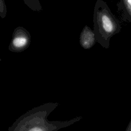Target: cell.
Masks as SVG:
<instances>
[{
  "mask_svg": "<svg viewBox=\"0 0 131 131\" xmlns=\"http://www.w3.org/2000/svg\"><path fill=\"white\" fill-rule=\"evenodd\" d=\"M93 23L97 41L102 47L108 49L111 37L120 32L121 26L119 20L103 0H97L94 10Z\"/></svg>",
  "mask_w": 131,
  "mask_h": 131,
  "instance_id": "cell-1",
  "label": "cell"
},
{
  "mask_svg": "<svg viewBox=\"0 0 131 131\" xmlns=\"http://www.w3.org/2000/svg\"><path fill=\"white\" fill-rule=\"evenodd\" d=\"M29 131H42V130L39 127H34L31 129H30Z\"/></svg>",
  "mask_w": 131,
  "mask_h": 131,
  "instance_id": "cell-7",
  "label": "cell"
},
{
  "mask_svg": "<svg viewBox=\"0 0 131 131\" xmlns=\"http://www.w3.org/2000/svg\"><path fill=\"white\" fill-rule=\"evenodd\" d=\"M7 13V7L5 0H0V16L2 18L6 17Z\"/></svg>",
  "mask_w": 131,
  "mask_h": 131,
  "instance_id": "cell-6",
  "label": "cell"
},
{
  "mask_svg": "<svg viewBox=\"0 0 131 131\" xmlns=\"http://www.w3.org/2000/svg\"><path fill=\"white\" fill-rule=\"evenodd\" d=\"M24 2L25 4L33 11L39 12L42 9L39 0H24Z\"/></svg>",
  "mask_w": 131,
  "mask_h": 131,
  "instance_id": "cell-5",
  "label": "cell"
},
{
  "mask_svg": "<svg viewBox=\"0 0 131 131\" xmlns=\"http://www.w3.org/2000/svg\"><path fill=\"white\" fill-rule=\"evenodd\" d=\"M12 38L8 47L9 51L13 52H21L26 50L31 43V35L28 31L23 27L16 28L13 33Z\"/></svg>",
  "mask_w": 131,
  "mask_h": 131,
  "instance_id": "cell-2",
  "label": "cell"
},
{
  "mask_svg": "<svg viewBox=\"0 0 131 131\" xmlns=\"http://www.w3.org/2000/svg\"><path fill=\"white\" fill-rule=\"evenodd\" d=\"M117 7L122 20L131 23V0H120L117 4Z\"/></svg>",
  "mask_w": 131,
  "mask_h": 131,
  "instance_id": "cell-4",
  "label": "cell"
},
{
  "mask_svg": "<svg viewBox=\"0 0 131 131\" xmlns=\"http://www.w3.org/2000/svg\"><path fill=\"white\" fill-rule=\"evenodd\" d=\"M96 41L94 31L88 26H85L80 34L79 43L81 46L84 49H89L95 44Z\"/></svg>",
  "mask_w": 131,
  "mask_h": 131,
  "instance_id": "cell-3",
  "label": "cell"
}]
</instances>
